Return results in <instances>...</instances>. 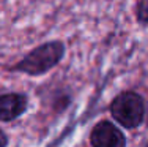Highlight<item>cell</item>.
I'll return each instance as SVG.
<instances>
[{
  "mask_svg": "<svg viewBox=\"0 0 148 147\" xmlns=\"http://www.w3.org/2000/svg\"><path fill=\"white\" fill-rule=\"evenodd\" d=\"M112 117L125 128H136L143 122L145 103L136 92H123L112 101Z\"/></svg>",
  "mask_w": 148,
  "mask_h": 147,
  "instance_id": "1",
  "label": "cell"
},
{
  "mask_svg": "<svg viewBox=\"0 0 148 147\" xmlns=\"http://www.w3.org/2000/svg\"><path fill=\"white\" fill-rule=\"evenodd\" d=\"M63 51H65V48L60 41L46 43L43 46L36 48L35 51H32L24 60H21L16 65L14 70L29 73V75H43L58 63L63 55Z\"/></svg>",
  "mask_w": 148,
  "mask_h": 147,
  "instance_id": "2",
  "label": "cell"
},
{
  "mask_svg": "<svg viewBox=\"0 0 148 147\" xmlns=\"http://www.w3.org/2000/svg\"><path fill=\"white\" fill-rule=\"evenodd\" d=\"M90 141L93 147H125V135L112 122H99L91 130Z\"/></svg>",
  "mask_w": 148,
  "mask_h": 147,
  "instance_id": "3",
  "label": "cell"
},
{
  "mask_svg": "<svg viewBox=\"0 0 148 147\" xmlns=\"http://www.w3.org/2000/svg\"><path fill=\"white\" fill-rule=\"evenodd\" d=\"M27 98L21 93H6L0 95V120L10 122L19 117L25 111Z\"/></svg>",
  "mask_w": 148,
  "mask_h": 147,
  "instance_id": "4",
  "label": "cell"
},
{
  "mask_svg": "<svg viewBox=\"0 0 148 147\" xmlns=\"http://www.w3.org/2000/svg\"><path fill=\"white\" fill-rule=\"evenodd\" d=\"M137 16L142 21L143 24H148V0H142L139 3V11H137Z\"/></svg>",
  "mask_w": 148,
  "mask_h": 147,
  "instance_id": "5",
  "label": "cell"
},
{
  "mask_svg": "<svg viewBox=\"0 0 148 147\" xmlns=\"http://www.w3.org/2000/svg\"><path fill=\"white\" fill-rule=\"evenodd\" d=\"M8 144V138H6V135L0 130V147H6Z\"/></svg>",
  "mask_w": 148,
  "mask_h": 147,
  "instance_id": "6",
  "label": "cell"
}]
</instances>
